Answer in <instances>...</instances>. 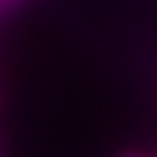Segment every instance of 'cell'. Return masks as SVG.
<instances>
[{
  "mask_svg": "<svg viewBox=\"0 0 157 157\" xmlns=\"http://www.w3.org/2000/svg\"><path fill=\"white\" fill-rule=\"evenodd\" d=\"M0 157H6V149H3V139H0Z\"/></svg>",
  "mask_w": 157,
  "mask_h": 157,
  "instance_id": "2",
  "label": "cell"
},
{
  "mask_svg": "<svg viewBox=\"0 0 157 157\" xmlns=\"http://www.w3.org/2000/svg\"><path fill=\"white\" fill-rule=\"evenodd\" d=\"M125 157H141V155H125Z\"/></svg>",
  "mask_w": 157,
  "mask_h": 157,
  "instance_id": "3",
  "label": "cell"
},
{
  "mask_svg": "<svg viewBox=\"0 0 157 157\" xmlns=\"http://www.w3.org/2000/svg\"><path fill=\"white\" fill-rule=\"evenodd\" d=\"M16 3H21V0H0V13H3V11H8V8H13Z\"/></svg>",
  "mask_w": 157,
  "mask_h": 157,
  "instance_id": "1",
  "label": "cell"
}]
</instances>
